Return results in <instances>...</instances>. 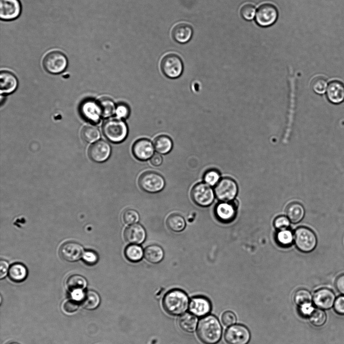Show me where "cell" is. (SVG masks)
<instances>
[{"mask_svg": "<svg viewBox=\"0 0 344 344\" xmlns=\"http://www.w3.org/2000/svg\"><path fill=\"white\" fill-rule=\"evenodd\" d=\"M82 258L84 261L89 265L95 264L98 260V255L92 251L84 252L82 255Z\"/></svg>", "mask_w": 344, "mask_h": 344, "instance_id": "obj_44", "label": "cell"}, {"mask_svg": "<svg viewBox=\"0 0 344 344\" xmlns=\"http://www.w3.org/2000/svg\"><path fill=\"white\" fill-rule=\"evenodd\" d=\"M335 286L337 291L344 295V274L339 275L336 279Z\"/></svg>", "mask_w": 344, "mask_h": 344, "instance_id": "obj_48", "label": "cell"}, {"mask_svg": "<svg viewBox=\"0 0 344 344\" xmlns=\"http://www.w3.org/2000/svg\"><path fill=\"white\" fill-rule=\"evenodd\" d=\"M305 212L303 206L297 202L289 204L286 209L287 217L293 223L301 221L304 217Z\"/></svg>", "mask_w": 344, "mask_h": 344, "instance_id": "obj_26", "label": "cell"}, {"mask_svg": "<svg viewBox=\"0 0 344 344\" xmlns=\"http://www.w3.org/2000/svg\"><path fill=\"white\" fill-rule=\"evenodd\" d=\"M154 146L147 139H140L132 146V153L140 160L145 161L151 158L154 153Z\"/></svg>", "mask_w": 344, "mask_h": 344, "instance_id": "obj_14", "label": "cell"}, {"mask_svg": "<svg viewBox=\"0 0 344 344\" xmlns=\"http://www.w3.org/2000/svg\"><path fill=\"white\" fill-rule=\"evenodd\" d=\"M311 87L317 94H324L328 87L327 80L323 77H317L312 81Z\"/></svg>", "mask_w": 344, "mask_h": 344, "instance_id": "obj_38", "label": "cell"}, {"mask_svg": "<svg viewBox=\"0 0 344 344\" xmlns=\"http://www.w3.org/2000/svg\"><path fill=\"white\" fill-rule=\"evenodd\" d=\"M190 312L197 317H203L208 314L211 310L210 301L202 296L193 297L189 303Z\"/></svg>", "mask_w": 344, "mask_h": 344, "instance_id": "obj_18", "label": "cell"}, {"mask_svg": "<svg viewBox=\"0 0 344 344\" xmlns=\"http://www.w3.org/2000/svg\"><path fill=\"white\" fill-rule=\"evenodd\" d=\"M111 153L110 145L103 140L96 142L92 145L88 150L90 158L98 162H101L107 160Z\"/></svg>", "mask_w": 344, "mask_h": 344, "instance_id": "obj_16", "label": "cell"}, {"mask_svg": "<svg viewBox=\"0 0 344 344\" xmlns=\"http://www.w3.org/2000/svg\"><path fill=\"white\" fill-rule=\"evenodd\" d=\"M190 196L192 201L197 205L207 207L213 202L215 194L211 186L204 183L195 185L192 188Z\"/></svg>", "mask_w": 344, "mask_h": 344, "instance_id": "obj_8", "label": "cell"}, {"mask_svg": "<svg viewBox=\"0 0 344 344\" xmlns=\"http://www.w3.org/2000/svg\"><path fill=\"white\" fill-rule=\"evenodd\" d=\"M256 13L255 6L251 4H245L240 9L241 16L247 21L252 20L255 17Z\"/></svg>", "mask_w": 344, "mask_h": 344, "instance_id": "obj_40", "label": "cell"}, {"mask_svg": "<svg viewBox=\"0 0 344 344\" xmlns=\"http://www.w3.org/2000/svg\"><path fill=\"white\" fill-rule=\"evenodd\" d=\"M98 104L103 117H109L115 112V105L109 98H102L98 101Z\"/></svg>", "mask_w": 344, "mask_h": 344, "instance_id": "obj_35", "label": "cell"}, {"mask_svg": "<svg viewBox=\"0 0 344 344\" xmlns=\"http://www.w3.org/2000/svg\"><path fill=\"white\" fill-rule=\"evenodd\" d=\"M82 116L87 121L96 123L101 116L98 102L92 100H86L82 103L80 108Z\"/></svg>", "mask_w": 344, "mask_h": 344, "instance_id": "obj_20", "label": "cell"}, {"mask_svg": "<svg viewBox=\"0 0 344 344\" xmlns=\"http://www.w3.org/2000/svg\"><path fill=\"white\" fill-rule=\"evenodd\" d=\"M154 146L156 150L159 153L165 154L172 149L173 142L171 138L167 136L160 135L155 138Z\"/></svg>", "mask_w": 344, "mask_h": 344, "instance_id": "obj_32", "label": "cell"}, {"mask_svg": "<svg viewBox=\"0 0 344 344\" xmlns=\"http://www.w3.org/2000/svg\"><path fill=\"white\" fill-rule=\"evenodd\" d=\"M100 297L97 292L93 290L87 291L82 297L81 304L86 309H96L100 303Z\"/></svg>", "mask_w": 344, "mask_h": 344, "instance_id": "obj_27", "label": "cell"}, {"mask_svg": "<svg viewBox=\"0 0 344 344\" xmlns=\"http://www.w3.org/2000/svg\"><path fill=\"white\" fill-rule=\"evenodd\" d=\"M28 271L26 267L22 264H13L9 268L8 274L10 278L13 281L19 282L25 279Z\"/></svg>", "mask_w": 344, "mask_h": 344, "instance_id": "obj_28", "label": "cell"}, {"mask_svg": "<svg viewBox=\"0 0 344 344\" xmlns=\"http://www.w3.org/2000/svg\"><path fill=\"white\" fill-rule=\"evenodd\" d=\"M124 254L127 260L132 262H136L142 259L144 252L140 246L137 244H130L125 248Z\"/></svg>", "mask_w": 344, "mask_h": 344, "instance_id": "obj_33", "label": "cell"}, {"mask_svg": "<svg viewBox=\"0 0 344 344\" xmlns=\"http://www.w3.org/2000/svg\"><path fill=\"white\" fill-rule=\"evenodd\" d=\"M333 308L337 314L344 315V295L339 296L336 298Z\"/></svg>", "mask_w": 344, "mask_h": 344, "instance_id": "obj_47", "label": "cell"}, {"mask_svg": "<svg viewBox=\"0 0 344 344\" xmlns=\"http://www.w3.org/2000/svg\"><path fill=\"white\" fill-rule=\"evenodd\" d=\"M102 131L110 141L120 143L124 141L128 134V128L126 123L118 118H111L104 122Z\"/></svg>", "mask_w": 344, "mask_h": 344, "instance_id": "obj_3", "label": "cell"}, {"mask_svg": "<svg viewBox=\"0 0 344 344\" xmlns=\"http://www.w3.org/2000/svg\"><path fill=\"white\" fill-rule=\"evenodd\" d=\"M220 174L217 170L214 169L207 171L203 176V180L205 183L210 186H216L220 180Z\"/></svg>", "mask_w": 344, "mask_h": 344, "instance_id": "obj_41", "label": "cell"}, {"mask_svg": "<svg viewBox=\"0 0 344 344\" xmlns=\"http://www.w3.org/2000/svg\"><path fill=\"white\" fill-rule=\"evenodd\" d=\"M42 65L47 72L56 74L63 72L67 67L66 56L58 50H52L47 52L42 60Z\"/></svg>", "mask_w": 344, "mask_h": 344, "instance_id": "obj_5", "label": "cell"}, {"mask_svg": "<svg viewBox=\"0 0 344 344\" xmlns=\"http://www.w3.org/2000/svg\"><path fill=\"white\" fill-rule=\"evenodd\" d=\"M290 220L285 216H280L274 221V225L279 231L287 229L290 224Z\"/></svg>", "mask_w": 344, "mask_h": 344, "instance_id": "obj_42", "label": "cell"}, {"mask_svg": "<svg viewBox=\"0 0 344 344\" xmlns=\"http://www.w3.org/2000/svg\"><path fill=\"white\" fill-rule=\"evenodd\" d=\"M166 223L168 228L175 232L182 231L186 226L184 217L177 213L170 214L167 218Z\"/></svg>", "mask_w": 344, "mask_h": 344, "instance_id": "obj_31", "label": "cell"}, {"mask_svg": "<svg viewBox=\"0 0 344 344\" xmlns=\"http://www.w3.org/2000/svg\"><path fill=\"white\" fill-rule=\"evenodd\" d=\"M81 136L85 141L92 143L100 138V132L93 126H85L81 131Z\"/></svg>", "mask_w": 344, "mask_h": 344, "instance_id": "obj_36", "label": "cell"}, {"mask_svg": "<svg viewBox=\"0 0 344 344\" xmlns=\"http://www.w3.org/2000/svg\"><path fill=\"white\" fill-rule=\"evenodd\" d=\"M145 259L151 263L156 264L161 262L164 256V252L162 248L156 244L147 246L144 250Z\"/></svg>", "mask_w": 344, "mask_h": 344, "instance_id": "obj_25", "label": "cell"}, {"mask_svg": "<svg viewBox=\"0 0 344 344\" xmlns=\"http://www.w3.org/2000/svg\"><path fill=\"white\" fill-rule=\"evenodd\" d=\"M87 285L86 278L79 274L70 276L66 281L67 288L71 292L82 291L86 288Z\"/></svg>", "mask_w": 344, "mask_h": 344, "instance_id": "obj_29", "label": "cell"}, {"mask_svg": "<svg viewBox=\"0 0 344 344\" xmlns=\"http://www.w3.org/2000/svg\"><path fill=\"white\" fill-rule=\"evenodd\" d=\"M122 219L126 224H132L137 222L140 219V215L137 211L133 209H127L122 214Z\"/></svg>", "mask_w": 344, "mask_h": 344, "instance_id": "obj_39", "label": "cell"}, {"mask_svg": "<svg viewBox=\"0 0 344 344\" xmlns=\"http://www.w3.org/2000/svg\"><path fill=\"white\" fill-rule=\"evenodd\" d=\"M189 303L187 294L179 289H173L168 291L164 296L162 305L169 314L177 316L184 313Z\"/></svg>", "mask_w": 344, "mask_h": 344, "instance_id": "obj_2", "label": "cell"}, {"mask_svg": "<svg viewBox=\"0 0 344 344\" xmlns=\"http://www.w3.org/2000/svg\"><path fill=\"white\" fill-rule=\"evenodd\" d=\"M82 246L75 242H67L61 245L59 254L63 259L73 262L79 260L83 254Z\"/></svg>", "mask_w": 344, "mask_h": 344, "instance_id": "obj_15", "label": "cell"}, {"mask_svg": "<svg viewBox=\"0 0 344 344\" xmlns=\"http://www.w3.org/2000/svg\"><path fill=\"white\" fill-rule=\"evenodd\" d=\"M238 186L231 178L221 179L215 187L214 192L218 199L222 202H230L234 199L238 193Z\"/></svg>", "mask_w": 344, "mask_h": 344, "instance_id": "obj_9", "label": "cell"}, {"mask_svg": "<svg viewBox=\"0 0 344 344\" xmlns=\"http://www.w3.org/2000/svg\"><path fill=\"white\" fill-rule=\"evenodd\" d=\"M278 12L276 7L271 4L261 5L256 11L255 20L261 27H268L273 24L277 20Z\"/></svg>", "mask_w": 344, "mask_h": 344, "instance_id": "obj_10", "label": "cell"}, {"mask_svg": "<svg viewBox=\"0 0 344 344\" xmlns=\"http://www.w3.org/2000/svg\"><path fill=\"white\" fill-rule=\"evenodd\" d=\"M7 344H20V343L16 342H11L8 343Z\"/></svg>", "mask_w": 344, "mask_h": 344, "instance_id": "obj_51", "label": "cell"}, {"mask_svg": "<svg viewBox=\"0 0 344 344\" xmlns=\"http://www.w3.org/2000/svg\"><path fill=\"white\" fill-rule=\"evenodd\" d=\"M125 240L131 244H141L146 238V232L144 227L139 223H134L127 226L123 233Z\"/></svg>", "mask_w": 344, "mask_h": 344, "instance_id": "obj_17", "label": "cell"}, {"mask_svg": "<svg viewBox=\"0 0 344 344\" xmlns=\"http://www.w3.org/2000/svg\"><path fill=\"white\" fill-rule=\"evenodd\" d=\"M294 302L302 308L303 312L308 315L313 309L312 307V296L310 293L305 289L297 291L294 295Z\"/></svg>", "mask_w": 344, "mask_h": 344, "instance_id": "obj_24", "label": "cell"}, {"mask_svg": "<svg viewBox=\"0 0 344 344\" xmlns=\"http://www.w3.org/2000/svg\"><path fill=\"white\" fill-rule=\"evenodd\" d=\"M115 113L119 119L127 118L130 113L129 107L124 103H120L116 107Z\"/></svg>", "mask_w": 344, "mask_h": 344, "instance_id": "obj_43", "label": "cell"}, {"mask_svg": "<svg viewBox=\"0 0 344 344\" xmlns=\"http://www.w3.org/2000/svg\"><path fill=\"white\" fill-rule=\"evenodd\" d=\"M138 184L140 188L148 193H154L162 191L165 187V181L159 174L148 171L139 177Z\"/></svg>", "mask_w": 344, "mask_h": 344, "instance_id": "obj_6", "label": "cell"}, {"mask_svg": "<svg viewBox=\"0 0 344 344\" xmlns=\"http://www.w3.org/2000/svg\"><path fill=\"white\" fill-rule=\"evenodd\" d=\"M150 162L154 166H160L162 163V157L158 154H154L151 158Z\"/></svg>", "mask_w": 344, "mask_h": 344, "instance_id": "obj_50", "label": "cell"}, {"mask_svg": "<svg viewBox=\"0 0 344 344\" xmlns=\"http://www.w3.org/2000/svg\"><path fill=\"white\" fill-rule=\"evenodd\" d=\"M18 81L15 76L7 71H2L0 74L1 93H10L17 88Z\"/></svg>", "mask_w": 344, "mask_h": 344, "instance_id": "obj_23", "label": "cell"}, {"mask_svg": "<svg viewBox=\"0 0 344 344\" xmlns=\"http://www.w3.org/2000/svg\"><path fill=\"white\" fill-rule=\"evenodd\" d=\"M328 100L338 104L344 101V85L340 81H333L329 83L326 92Z\"/></svg>", "mask_w": 344, "mask_h": 344, "instance_id": "obj_22", "label": "cell"}, {"mask_svg": "<svg viewBox=\"0 0 344 344\" xmlns=\"http://www.w3.org/2000/svg\"><path fill=\"white\" fill-rule=\"evenodd\" d=\"M21 6L19 0H1L0 17L10 21L17 18L21 14Z\"/></svg>", "mask_w": 344, "mask_h": 344, "instance_id": "obj_13", "label": "cell"}, {"mask_svg": "<svg viewBox=\"0 0 344 344\" xmlns=\"http://www.w3.org/2000/svg\"><path fill=\"white\" fill-rule=\"evenodd\" d=\"M215 214L219 220L228 222L232 221L236 214V207L230 202H222L217 205Z\"/></svg>", "mask_w": 344, "mask_h": 344, "instance_id": "obj_19", "label": "cell"}, {"mask_svg": "<svg viewBox=\"0 0 344 344\" xmlns=\"http://www.w3.org/2000/svg\"><path fill=\"white\" fill-rule=\"evenodd\" d=\"M335 299L336 297L334 292L326 288L316 291L313 297L314 305L317 308L323 310H328L332 308Z\"/></svg>", "mask_w": 344, "mask_h": 344, "instance_id": "obj_12", "label": "cell"}, {"mask_svg": "<svg viewBox=\"0 0 344 344\" xmlns=\"http://www.w3.org/2000/svg\"><path fill=\"white\" fill-rule=\"evenodd\" d=\"M160 67L163 73L171 79L180 77L183 70L181 59L178 55L173 53H169L162 58Z\"/></svg>", "mask_w": 344, "mask_h": 344, "instance_id": "obj_7", "label": "cell"}, {"mask_svg": "<svg viewBox=\"0 0 344 344\" xmlns=\"http://www.w3.org/2000/svg\"><path fill=\"white\" fill-rule=\"evenodd\" d=\"M278 243L283 246H289L294 240V235L289 229L280 230L276 235Z\"/></svg>", "mask_w": 344, "mask_h": 344, "instance_id": "obj_37", "label": "cell"}, {"mask_svg": "<svg viewBox=\"0 0 344 344\" xmlns=\"http://www.w3.org/2000/svg\"><path fill=\"white\" fill-rule=\"evenodd\" d=\"M191 27L185 23H179L172 28L171 35L173 39L180 43H185L191 39L192 35Z\"/></svg>", "mask_w": 344, "mask_h": 344, "instance_id": "obj_21", "label": "cell"}, {"mask_svg": "<svg viewBox=\"0 0 344 344\" xmlns=\"http://www.w3.org/2000/svg\"><path fill=\"white\" fill-rule=\"evenodd\" d=\"M197 319L194 315L186 313L180 316L178 323L180 328L186 332H192L196 328Z\"/></svg>", "mask_w": 344, "mask_h": 344, "instance_id": "obj_30", "label": "cell"}, {"mask_svg": "<svg viewBox=\"0 0 344 344\" xmlns=\"http://www.w3.org/2000/svg\"><path fill=\"white\" fill-rule=\"evenodd\" d=\"M294 240L297 248L304 253L312 251L317 244L315 234L311 229L305 226L299 227L295 230Z\"/></svg>", "mask_w": 344, "mask_h": 344, "instance_id": "obj_4", "label": "cell"}, {"mask_svg": "<svg viewBox=\"0 0 344 344\" xmlns=\"http://www.w3.org/2000/svg\"><path fill=\"white\" fill-rule=\"evenodd\" d=\"M222 321L225 325L228 326H231L236 323V317L232 312L226 311L222 315Z\"/></svg>", "mask_w": 344, "mask_h": 344, "instance_id": "obj_46", "label": "cell"}, {"mask_svg": "<svg viewBox=\"0 0 344 344\" xmlns=\"http://www.w3.org/2000/svg\"><path fill=\"white\" fill-rule=\"evenodd\" d=\"M308 316L311 323L316 327L323 326L327 320L325 312L318 308H313Z\"/></svg>", "mask_w": 344, "mask_h": 344, "instance_id": "obj_34", "label": "cell"}, {"mask_svg": "<svg viewBox=\"0 0 344 344\" xmlns=\"http://www.w3.org/2000/svg\"><path fill=\"white\" fill-rule=\"evenodd\" d=\"M79 307V303L75 300H68L62 305V309L66 313H71L76 311Z\"/></svg>", "mask_w": 344, "mask_h": 344, "instance_id": "obj_45", "label": "cell"}, {"mask_svg": "<svg viewBox=\"0 0 344 344\" xmlns=\"http://www.w3.org/2000/svg\"><path fill=\"white\" fill-rule=\"evenodd\" d=\"M222 329L219 321L213 315L201 318L197 326V334L199 339L205 344H216L221 339Z\"/></svg>", "mask_w": 344, "mask_h": 344, "instance_id": "obj_1", "label": "cell"}, {"mask_svg": "<svg viewBox=\"0 0 344 344\" xmlns=\"http://www.w3.org/2000/svg\"><path fill=\"white\" fill-rule=\"evenodd\" d=\"M9 267L8 263L3 260L0 261V278L2 279L5 277L8 272H9Z\"/></svg>", "mask_w": 344, "mask_h": 344, "instance_id": "obj_49", "label": "cell"}, {"mask_svg": "<svg viewBox=\"0 0 344 344\" xmlns=\"http://www.w3.org/2000/svg\"><path fill=\"white\" fill-rule=\"evenodd\" d=\"M225 339L228 344H247L250 339V333L244 325H233L227 329Z\"/></svg>", "mask_w": 344, "mask_h": 344, "instance_id": "obj_11", "label": "cell"}]
</instances>
